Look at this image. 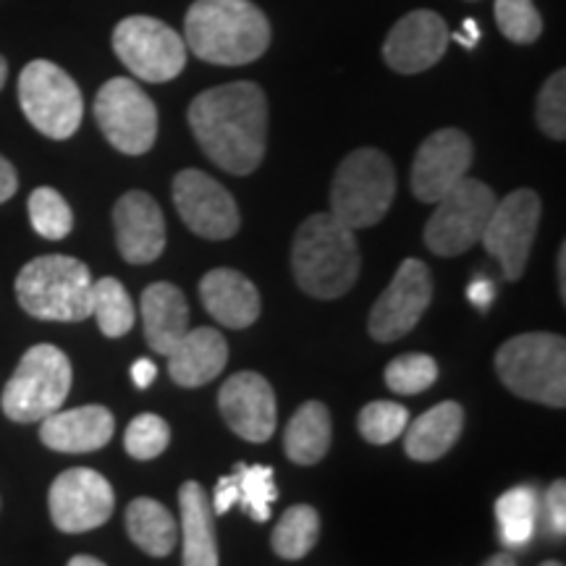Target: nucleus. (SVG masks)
Segmentation results:
<instances>
[{
	"label": "nucleus",
	"instance_id": "f257e3e1",
	"mask_svg": "<svg viewBox=\"0 0 566 566\" xmlns=\"http://www.w3.org/2000/svg\"><path fill=\"white\" fill-rule=\"evenodd\" d=\"M189 126L202 153L226 174L250 176L265 158L268 101L254 82L205 90L189 105Z\"/></svg>",
	"mask_w": 566,
	"mask_h": 566
},
{
	"label": "nucleus",
	"instance_id": "f03ea898",
	"mask_svg": "<svg viewBox=\"0 0 566 566\" xmlns=\"http://www.w3.org/2000/svg\"><path fill=\"white\" fill-rule=\"evenodd\" d=\"M184 45L216 66H247L271 45V24L252 0H195L184 19Z\"/></svg>",
	"mask_w": 566,
	"mask_h": 566
},
{
	"label": "nucleus",
	"instance_id": "7ed1b4c3",
	"mask_svg": "<svg viewBox=\"0 0 566 566\" xmlns=\"http://www.w3.org/2000/svg\"><path fill=\"white\" fill-rule=\"evenodd\" d=\"M363 254L349 226L334 212H315L296 229L292 271L296 286L315 300H338L359 279Z\"/></svg>",
	"mask_w": 566,
	"mask_h": 566
},
{
	"label": "nucleus",
	"instance_id": "20e7f679",
	"mask_svg": "<svg viewBox=\"0 0 566 566\" xmlns=\"http://www.w3.org/2000/svg\"><path fill=\"white\" fill-rule=\"evenodd\" d=\"M17 300L27 315L53 323H82L92 315V275L82 260L42 254L17 275Z\"/></svg>",
	"mask_w": 566,
	"mask_h": 566
},
{
	"label": "nucleus",
	"instance_id": "39448f33",
	"mask_svg": "<svg viewBox=\"0 0 566 566\" xmlns=\"http://www.w3.org/2000/svg\"><path fill=\"white\" fill-rule=\"evenodd\" d=\"M501 384L520 399L566 407V342L556 334H522L501 344L495 354Z\"/></svg>",
	"mask_w": 566,
	"mask_h": 566
},
{
	"label": "nucleus",
	"instance_id": "423d86ee",
	"mask_svg": "<svg viewBox=\"0 0 566 566\" xmlns=\"http://www.w3.org/2000/svg\"><path fill=\"white\" fill-rule=\"evenodd\" d=\"M396 195L394 163L375 147L346 155L331 184V212L349 229H370L384 221Z\"/></svg>",
	"mask_w": 566,
	"mask_h": 566
},
{
	"label": "nucleus",
	"instance_id": "0eeeda50",
	"mask_svg": "<svg viewBox=\"0 0 566 566\" xmlns=\"http://www.w3.org/2000/svg\"><path fill=\"white\" fill-rule=\"evenodd\" d=\"M69 357L59 346L38 344L27 349L24 357L0 396V407L9 420L19 424L42 422L48 415L59 412L71 391Z\"/></svg>",
	"mask_w": 566,
	"mask_h": 566
},
{
	"label": "nucleus",
	"instance_id": "6e6552de",
	"mask_svg": "<svg viewBox=\"0 0 566 566\" xmlns=\"http://www.w3.org/2000/svg\"><path fill=\"white\" fill-rule=\"evenodd\" d=\"M19 103L27 122L51 139L74 137L84 116L80 87L51 61L27 63L19 74Z\"/></svg>",
	"mask_w": 566,
	"mask_h": 566
},
{
	"label": "nucleus",
	"instance_id": "1a4fd4ad",
	"mask_svg": "<svg viewBox=\"0 0 566 566\" xmlns=\"http://www.w3.org/2000/svg\"><path fill=\"white\" fill-rule=\"evenodd\" d=\"M493 208V189L467 176L436 202L433 216L424 223V247L438 258H457L472 250L483 239Z\"/></svg>",
	"mask_w": 566,
	"mask_h": 566
},
{
	"label": "nucleus",
	"instance_id": "9d476101",
	"mask_svg": "<svg viewBox=\"0 0 566 566\" xmlns=\"http://www.w3.org/2000/svg\"><path fill=\"white\" fill-rule=\"evenodd\" d=\"M113 51L142 82H171L187 66V45L166 21L126 17L113 30Z\"/></svg>",
	"mask_w": 566,
	"mask_h": 566
},
{
	"label": "nucleus",
	"instance_id": "9b49d317",
	"mask_svg": "<svg viewBox=\"0 0 566 566\" xmlns=\"http://www.w3.org/2000/svg\"><path fill=\"white\" fill-rule=\"evenodd\" d=\"M95 122L103 137L124 155H145L158 139V108L129 76L105 82L95 97Z\"/></svg>",
	"mask_w": 566,
	"mask_h": 566
},
{
	"label": "nucleus",
	"instance_id": "f8f14e48",
	"mask_svg": "<svg viewBox=\"0 0 566 566\" xmlns=\"http://www.w3.org/2000/svg\"><path fill=\"white\" fill-rule=\"evenodd\" d=\"M537 223H541V197L533 189H516L504 200H495L480 242L491 258L499 260L509 281H520L533 250Z\"/></svg>",
	"mask_w": 566,
	"mask_h": 566
},
{
	"label": "nucleus",
	"instance_id": "ddd939ff",
	"mask_svg": "<svg viewBox=\"0 0 566 566\" xmlns=\"http://www.w3.org/2000/svg\"><path fill=\"white\" fill-rule=\"evenodd\" d=\"M48 509H51L53 525L61 533L80 535L111 520L113 509H116V495L101 472L74 467L53 480L51 493H48Z\"/></svg>",
	"mask_w": 566,
	"mask_h": 566
},
{
	"label": "nucleus",
	"instance_id": "4468645a",
	"mask_svg": "<svg viewBox=\"0 0 566 566\" xmlns=\"http://www.w3.org/2000/svg\"><path fill=\"white\" fill-rule=\"evenodd\" d=\"M430 300H433V279H430L428 265L409 258L399 265L394 281L375 302L367 331L380 344L399 342L420 323L422 313L430 307Z\"/></svg>",
	"mask_w": 566,
	"mask_h": 566
},
{
	"label": "nucleus",
	"instance_id": "2eb2a0df",
	"mask_svg": "<svg viewBox=\"0 0 566 566\" xmlns=\"http://www.w3.org/2000/svg\"><path fill=\"white\" fill-rule=\"evenodd\" d=\"M174 205L179 210L181 221L197 237L223 242L239 231L242 216L229 189L221 187L212 176L187 168L174 179Z\"/></svg>",
	"mask_w": 566,
	"mask_h": 566
},
{
	"label": "nucleus",
	"instance_id": "dca6fc26",
	"mask_svg": "<svg viewBox=\"0 0 566 566\" xmlns=\"http://www.w3.org/2000/svg\"><path fill=\"white\" fill-rule=\"evenodd\" d=\"M472 139L459 129H441L422 142L412 163V192L420 202H438L472 168Z\"/></svg>",
	"mask_w": 566,
	"mask_h": 566
},
{
	"label": "nucleus",
	"instance_id": "f3484780",
	"mask_svg": "<svg viewBox=\"0 0 566 566\" xmlns=\"http://www.w3.org/2000/svg\"><path fill=\"white\" fill-rule=\"evenodd\" d=\"M218 407L229 428L250 443L271 441L279 424L273 386L258 373H237L221 386Z\"/></svg>",
	"mask_w": 566,
	"mask_h": 566
},
{
	"label": "nucleus",
	"instance_id": "a211bd4d",
	"mask_svg": "<svg viewBox=\"0 0 566 566\" xmlns=\"http://www.w3.org/2000/svg\"><path fill=\"white\" fill-rule=\"evenodd\" d=\"M451 32L433 11H412L396 21L384 42V59L396 74H420L436 66L449 48Z\"/></svg>",
	"mask_w": 566,
	"mask_h": 566
},
{
	"label": "nucleus",
	"instance_id": "6ab92c4d",
	"mask_svg": "<svg viewBox=\"0 0 566 566\" xmlns=\"http://www.w3.org/2000/svg\"><path fill=\"white\" fill-rule=\"evenodd\" d=\"M116 244L129 265L155 263L166 250V218L147 192L132 189L113 208Z\"/></svg>",
	"mask_w": 566,
	"mask_h": 566
},
{
	"label": "nucleus",
	"instance_id": "aec40b11",
	"mask_svg": "<svg viewBox=\"0 0 566 566\" xmlns=\"http://www.w3.org/2000/svg\"><path fill=\"white\" fill-rule=\"evenodd\" d=\"M113 430H116V420L111 409L87 405L48 415L40 424V441L59 454H90L111 443Z\"/></svg>",
	"mask_w": 566,
	"mask_h": 566
},
{
	"label": "nucleus",
	"instance_id": "412c9836",
	"mask_svg": "<svg viewBox=\"0 0 566 566\" xmlns=\"http://www.w3.org/2000/svg\"><path fill=\"white\" fill-rule=\"evenodd\" d=\"M205 310L226 328L242 331L260 317V292L244 273L231 268H216L200 281Z\"/></svg>",
	"mask_w": 566,
	"mask_h": 566
},
{
	"label": "nucleus",
	"instance_id": "4be33fe9",
	"mask_svg": "<svg viewBox=\"0 0 566 566\" xmlns=\"http://www.w3.org/2000/svg\"><path fill=\"white\" fill-rule=\"evenodd\" d=\"M229 363V344L216 328H189L168 352V375L181 388L208 386Z\"/></svg>",
	"mask_w": 566,
	"mask_h": 566
},
{
	"label": "nucleus",
	"instance_id": "5701e85b",
	"mask_svg": "<svg viewBox=\"0 0 566 566\" xmlns=\"http://www.w3.org/2000/svg\"><path fill=\"white\" fill-rule=\"evenodd\" d=\"M142 328L147 346L155 354L168 357V352L181 342L189 331V304L174 283H153L142 292Z\"/></svg>",
	"mask_w": 566,
	"mask_h": 566
},
{
	"label": "nucleus",
	"instance_id": "b1692460",
	"mask_svg": "<svg viewBox=\"0 0 566 566\" xmlns=\"http://www.w3.org/2000/svg\"><path fill=\"white\" fill-rule=\"evenodd\" d=\"M179 509L184 566H218L216 514H212L208 491L195 480H187L179 488Z\"/></svg>",
	"mask_w": 566,
	"mask_h": 566
},
{
	"label": "nucleus",
	"instance_id": "393cba45",
	"mask_svg": "<svg viewBox=\"0 0 566 566\" xmlns=\"http://www.w3.org/2000/svg\"><path fill=\"white\" fill-rule=\"evenodd\" d=\"M464 430V409L457 401H441L417 417L405 430V451L415 462H436L446 457Z\"/></svg>",
	"mask_w": 566,
	"mask_h": 566
},
{
	"label": "nucleus",
	"instance_id": "a878e982",
	"mask_svg": "<svg viewBox=\"0 0 566 566\" xmlns=\"http://www.w3.org/2000/svg\"><path fill=\"white\" fill-rule=\"evenodd\" d=\"M283 449L294 464L313 467L331 449V412L321 401H304L283 433Z\"/></svg>",
	"mask_w": 566,
	"mask_h": 566
},
{
	"label": "nucleus",
	"instance_id": "bb28decb",
	"mask_svg": "<svg viewBox=\"0 0 566 566\" xmlns=\"http://www.w3.org/2000/svg\"><path fill=\"white\" fill-rule=\"evenodd\" d=\"M126 533L147 556L166 558L179 541V525L174 514L155 499H134L126 509Z\"/></svg>",
	"mask_w": 566,
	"mask_h": 566
},
{
	"label": "nucleus",
	"instance_id": "cd10ccee",
	"mask_svg": "<svg viewBox=\"0 0 566 566\" xmlns=\"http://www.w3.org/2000/svg\"><path fill=\"white\" fill-rule=\"evenodd\" d=\"M317 537H321V514H317V509L296 504L283 512L279 525L273 530L271 546L281 558L300 562L315 548Z\"/></svg>",
	"mask_w": 566,
	"mask_h": 566
},
{
	"label": "nucleus",
	"instance_id": "c85d7f7f",
	"mask_svg": "<svg viewBox=\"0 0 566 566\" xmlns=\"http://www.w3.org/2000/svg\"><path fill=\"white\" fill-rule=\"evenodd\" d=\"M501 541L509 548H522L533 541L537 522V493L533 488H512L495 501Z\"/></svg>",
	"mask_w": 566,
	"mask_h": 566
},
{
	"label": "nucleus",
	"instance_id": "c756f323",
	"mask_svg": "<svg viewBox=\"0 0 566 566\" xmlns=\"http://www.w3.org/2000/svg\"><path fill=\"white\" fill-rule=\"evenodd\" d=\"M92 315L101 325L103 336L122 338L134 328V304L129 292L118 279L92 281Z\"/></svg>",
	"mask_w": 566,
	"mask_h": 566
},
{
	"label": "nucleus",
	"instance_id": "7c9ffc66",
	"mask_svg": "<svg viewBox=\"0 0 566 566\" xmlns=\"http://www.w3.org/2000/svg\"><path fill=\"white\" fill-rule=\"evenodd\" d=\"M30 223L32 229L40 233L42 239H66L71 229H74V212H71L69 202L63 200L61 192L53 187H40L30 195Z\"/></svg>",
	"mask_w": 566,
	"mask_h": 566
},
{
	"label": "nucleus",
	"instance_id": "2f4dec72",
	"mask_svg": "<svg viewBox=\"0 0 566 566\" xmlns=\"http://www.w3.org/2000/svg\"><path fill=\"white\" fill-rule=\"evenodd\" d=\"M239 470V501L254 522L271 520V506L279 499V488L273 480V467L268 464H237Z\"/></svg>",
	"mask_w": 566,
	"mask_h": 566
},
{
	"label": "nucleus",
	"instance_id": "473e14b6",
	"mask_svg": "<svg viewBox=\"0 0 566 566\" xmlns=\"http://www.w3.org/2000/svg\"><path fill=\"white\" fill-rule=\"evenodd\" d=\"M386 386L399 396L428 391L438 378V365L430 354H401L386 367Z\"/></svg>",
	"mask_w": 566,
	"mask_h": 566
},
{
	"label": "nucleus",
	"instance_id": "72a5a7b5",
	"mask_svg": "<svg viewBox=\"0 0 566 566\" xmlns=\"http://www.w3.org/2000/svg\"><path fill=\"white\" fill-rule=\"evenodd\" d=\"M168 443H171V424L153 412L134 417L124 436L126 454L137 459V462L158 459L168 449Z\"/></svg>",
	"mask_w": 566,
	"mask_h": 566
},
{
	"label": "nucleus",
	"instance_id": "f704fd0d",
	"mask_svg": "<svg viewBox=\"0 0 566 566\" xmlns=\"http://www.w3.org/2000/svg\"><path fill=\"white\" fill-rule=\"evenodd\" d=\"M409 424V412L396 401H370L357 417L359 436L367 443L386 446L399 438Z\"/></svg>",
	"mask_w": 566,
	"mask_h": 566
},
{
	"label": "nucleus",
	"instance_id": "c9c22d12",
	"mask_svg": "<svg viewBox=\"0 0 566 566\" xmlns=\"http://www.w3.org/2000/svg\"><path fill=\"white\" fill-rule=\"evenodd\" d=\"M495 24L506 40L535 42L543 32L541 13H537L533 0H495Z\"/></svg>",
	"mask_w": 566,
	"mask_h": 566
},
{
	"label": "nucleus",
	"instance_id": "e433bc0d",
	"mask_svg": "<svg viewBox=\"0 0 566 566\" xmlns=\"http://www.w3.org/2000/svg\"><path fill=\"white\" fill-rule=\"evenodd\" d=\"M537 126L546 137L562 142L566 139V71H556L543 84L541 95H537L535 105Z\"/></svg>",
	"mask_w": 566,
	"mask_h": 566
},
{
	"label": "nucleus",
	"instance_id": "4c0bfd02",
	"mask_svg": "<svg viewBox=\"0 0 566 566\" xmlns=\"http://www.w3.org/2000/svg\"><path fill=\"white\" fill-rule=\"evenodd\" d=\"M237 501H239V470L233 467L231 475L218 478L216 491H212V501H210L212 514H218V516L229 514L231 509L237 506Z\"/></svg>",
	"mask_w": 566,
	"mask_h": 566
},
{
	"label": "nucleus",
	"instance_id": "58836bf2",
	"mask_svg": "<svg viewBox=\"0 0 566 566\" xmlns=\"http://www.w3.org/2000/svg\"><path fill=\"white\" fill-rule=\"evenodd\" d=\"M546 504H548L551 527H554V533L558 537H564V533H566V483L564 480H556V483L548 488Z\"/></svg>",
	"mask_w": 566,
	"mask_h": 566
},
{
	"label": "nucleus",
	"instance_id": "ea45409f",
	"mask_svg": "<svg viewBox=\"0 0 566 566\" xmlns=\"http://www.w3.org/2000/svg\"><path fill=\"white\" fill-rule=\"evenodd\" d=\"M467 300H470V304H475L480 313H485L495 300V286L488 279H475L467 286Z\"/></svg>",
	"mask_w": 566,
	"mask_h": 566
},
{
	"label": "nucleus",
	"instance_id": "a19ab883",
	"mask_svg": "<svg viewBox=\"0 0 566 566\" xmlns=\"http://www.w3.org/2000/svg\"><path fill=\"white\" fill-rule=\"evenodd\" d=\"M17 189H19L17 168H13L11 163L0 155V205L9 202L11 197L17 195Z\"/></svg>",
	"mask_w": 566,
	"mask_h": 566
},
{
	"label": "nucleus",
	"instance_id": "79ce46f5",
	"mask_svg": "<svg viewBox=\"0 0 566 566\" xmlns=\"http://www.w3.org/2000/svg\"><path fill=\"white\" fill-rule=\"evenodd\" d=\"M155 375H158V367H155L153 359H137V363L132 365V380L137 388L150 386Z\"/></svg>",
	"mask_w": 566,
	"mask_h": 566
},
{
	"label": "nucleus",
	"instance_id": "37998d69",
	"mask_svg": "<svg viewBox=\"0 0 566 566\" xmlns=\"http://www.w3.org/2000/svg\"><path fill=\"white\" fill-rule=\"evenodd\" d=\"M451 40L459 42V45L467 48V51H472V48H475L478 40H480L478 21L475 19H464V32H454V34H451Z\"/></svg>",
	"mask_w": 566,
	"mask_h": 566
},
{
	"label": "nucleus",
	"instance_id": "c03bdc74",
	"mask_svg": "<svg viewBox=\"0 0 566 566\" xmlns=\"http://www.w3.org/2000/svg\"><path fill=\"white\" fill-rule=\"evenodd\" d=\"M558 289H562V296H566V247L562 244L558 250Z\"/></svg>",
	"mask_w": 566,
	"mask_h": 566
},
{
	"label": "nucleus",
	"instance_id": "a18cd8bd",
	"mask_svg": "<svg viewBox=\"0 0 566 566\" xmlns=\"http://www.w3.org/2000/svg\"><path fill=\"white\" fill-rule=\"evenodd\" d=\"M483 566H516V558L504 551V554H495V556L488 558Z\"/></svg>",
	"mask_w": 566,
	"mask_h": 566
},
{
	"label": "nucleus",
	"instance_id": "49530a36",
	"mask_svg": "<svg viewBox=\"0 0 566 566\" xmlns=\"http://www.w3.org/2000/svg\"><path fill=\"white\" fill-rule=\"evenodd\" d=\"M66 566H105V564L101 562V558H95V556H74Z\"/></svg>",
	"mask_w": 566,
	"mask_h": 566
},
{
	"label": "nucleus",
	"instance_id": "de8ad7c7",
	"mask_svg": "<svg viewBox=\"0 0 566 566\" xmlns=\"http://www.w3.org/2000/svg\"><path fill=\"white\" fill-rule=\"evenodd\" d=\"M6 76H9V63H6L3 55H0V90H3V84H6Z\"/></svg>",
	"mask_w": 566,
	"mask_h": 566
},
{
	"label": "nucleus",
	"instance_id": "09e8293b",
	"mask_svg": "<svg viewBox=\"0 0 566 566\" xmlns=\"http://www.w3.org/2000/svg\"><path fill=\"white\" fill-rule=\"evenodd\" d=\"M541 566H564V564H558V562H543Z\"/></svg>",
	"mask_w": 566,
	"mask_h": 566
}]
</instances>
